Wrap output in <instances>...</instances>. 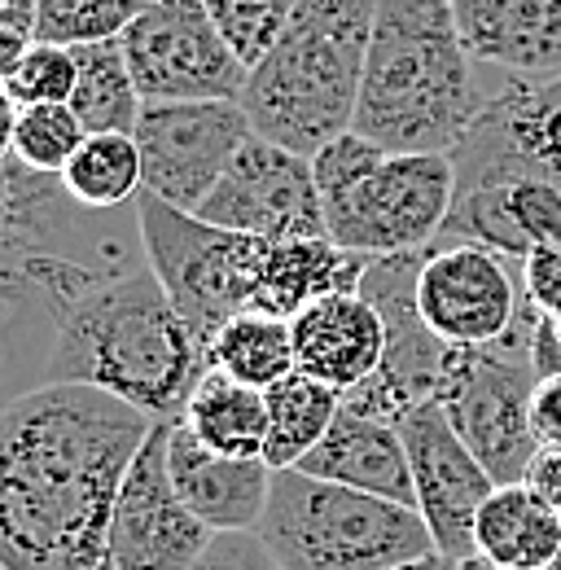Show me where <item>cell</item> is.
<instances>
[{"label":"cell","instance_id":"obj_40","mask_svg":"<svg viewBox=\"0 0 561 570\" xmlns=\"http://www.w3.org/2000/svg\"><path fill=\"white\" fill-rule=\"evenodd\" d=\"M540 570H549V567H540Z\"/></svg>","mask_w":561,"mask_h":570},{"label":"cell","instance_id":"obj_39","mask_svg":"<svg viewBox=\"0 0 561 570\" xmlns=\"http://www.w3.org/2000/svg\"><path fill=\"white\" fill-rule=\"evenodd\" d=\"M400 570H409V562H404V567H400Z\"/></svg>","mask_w":561,"mask_h":570},{"label":"cell","instance_id":"obj_26","mask_svg":"<svg viewBox=\"0 0 561 570\" xmlns=\"http://www.w3.org/2000/svg\"><path fill=\"white\" fill-rule=\"evenodd\" d=\"M9 106V101H4ZM88 128L70 106H9V154L36 171L62 176Z\"/></svg>","mask_w":561,"mask_h":570},{"label":"cell","instance_id":"obj_33","mask_svg":"<svg viewBox=\"0 0 561 570\" xmlns=\"http://www.w3.org/2000/svg\"><path fill=\"white\" fill-rule=\"evenodd\" d=\"M522 282L531 289V298L553 312L561 307V250L558 246H535L526 259H522Z\"/></svg>","mask_w":561,"mask_h":570},{"label":"cell","instance_id":"obj_14","mask_svg":"<svg viewBox=\"0 0 561 570\" xmlns=\"http://www.w3.org/2000/svg\"><path fill=\"white\" fill-rule=\"evenodd\" d=\"M400 434H404L409 465H413L417 513L434 535V549L447 558L474 553V522H479L483 500L495 492V479L470 452V443L452 430L439 400L409 409L400 417Z\"/></svg>","mask_w":561,"mask_h":570},{"label":"cell","instance_id":"obj_10","mask_svg":"<svg viewBox=\"0 0 561 570\" xmlns=\"http://www.w3.org/2000/svg\"><path fill=\"white\" fill-rule=\"evenodd\" d=\"M526 282L522 259L479 242L439 237L425 250L417 277V303L425 325L447 347H488L500 343L522 312Z\"/></svg>","mask_w":561,"mask_h":570},{"label":"cell","instance_id":"obj_2","mask_svg":"<svg viewBox=\"0 0 561 570\" xmlns=\"http://www.w3.org/2000/svg\"><path fill=\"white\" fill-rule=\"evenodd\" d=\"M504 83L465 53L452 0H377L355 132L391 154H452Z\"/></svg>","mask_w":561,"mask_h":570},{"label":"cell","instance_id":"obj_36","mask_svg":"<svg viewBox=\"0 0 561 570\" xmlns=\"http://www.w3.org/2000/svg\"><path fill=\"white\" fill-rule=\"evenodd\" d=\"M531 364H535V377H558L561 373V330L553 325L549 312H544V321H540V330H535Z\"/></svg>","mask_w":561,"mask_h":570},{"label":"cell","instance_id":"obj_12","mask_svg":"<svg viewBox=\"0 0 561 570\" xmlns=\"http://www.w3.org/2000/svg\"><path fill=\"white\" fill-rule=\"evenodd\" d=\"M198 215L219 228L250 233L264 242L329 237L325 198L316 189L312 158L264 137H250L237 149V158L228 163V171L219 176V185L207 194Z\"/></svg>","mask_w":561,"mask_h":570},{"label":"cell","instance_id":"obj_13","mask_svg":"<svg viewBox=\"0 0 561 570\" xmlns=\"http://www.w3.org/2000/svg\"><path fill=\"white\" fill-rule=\"evenodd\" d=\"M215 540L207 522L180 500L167 470V422H158L132 461L110 513V570H189Z\"/></svg>","mask_w":561,"mask_h":570},{"label":"cell","instance_id":"obj_24","mask_svg":"<svg viewBox=\"0 0 561 570\" xmlns=\"http://www.w3.org/2000/svg\"><path fill=\"white\" fill-rule=\"evenodd\" d=\"M79 58V83L70 97V110L88 132H132L137 137L145 97L137 88V75L128 67V53L119 40L101 45H70Z\"/></svg>","mask_w":561,"mask_h":570},{"label":"cell","instance_id":"obj_25","mask_svg":"<svg viewBox=\"0 0 561 570\" xmlns=\"http://www.w3.org/2000/svg\"><path fill=\"white\" fill-rule=\"evenodd\" d=\"M70 198L97 212L132 207L145 189V158L132 132H88L62 171Z\"/></svg>","mask_w":561,"mask_h":570},{"label":"cell","instance_id":"obj_37","mask_svg":"<svg viewBox=\"0 0 561 570\" xmlns=\"http://www.w3.org/2000/svg\"><path fill=\"white\" fill-rule=\"evenodd\" d=\"M456 570H500L491 558H483V553H465V558H456Z\"/></svg>","mask_w":561,"mask_h":570},{"label":"cell","instance_id":"obj_20","mask_svg":"<svg viewBox=\"0 0 561 570\" xmlns=\"http://www.w3.org/2000/svg\"><path fill=\"white\" fill-rule=\"evenodd\" d=\"M561 549V513L535 497L526 483L495 488L474 522V553L491 558L500 570L553 567Z\"/></svg>","mask_w":561,"mask_h":570},{"label":"cell","instance_id":"obj_8","mask_svg":"<svg viewBox=\"0 0 561 570\" xmlns=\"http://www.w3.org/2000/svg\"><path fill=\"white\" fill-rule=\"evenodd\" d=\"M119 45L145 101H242L250 71L203 0H154Z\"/></svg>","mask_w":561,"mask_h":570},{"label":"cell","instance_id":"obj_3","mask_svg":"<svg viewBox=\"0 0 561 570\" xmlns=\"http://www.w3.org/2000/svg\"><path fill=\"white\" fill-rule=\"evenodd\" d=\"M373 18L377 0H298L289 27L242 88L255 137L312 158L355 128Z\"/></svg>","mask_w":561,"mask_h":570},{"label":"cell","instance_id":"obj_9","mask_svg":"<svg viewBox=\"0 0 561 570\" xmlns=\"http://www.w3.org/2000/svg\"><path fill=\"white\" fill-rule=\"evenodd\" d=\"M250 137L255 124L242 101H145L137 124L145 189L198 212Z\"/></svg>","mask_w":561,"mask_h":570},{"label":"cell","instance_id":"obj_31","mask_svg":"<svg viewBox=\"0 0 561 570\" xmlns=\"http://www.w3.org/2000/svg\"><path fill=\"white\" fill-rule=\"evenodd\" d=\"M189 570H277V558L268 549V540L255 531H215L203 558Z\"/></svg>","mask_w":561,"mask_h":570},{"label":"cell","instance_id":"obj_30","mask_svg":"<svg viewBox=\"0 0 561 570\" xmlns=\"http://www.w3.org/2000/svg\"><path fill=\"white\" fill-rule=\"evenodd\" d=\"M391 149H382L377 141H368L364 132H343V137H334L329 145H321L316 154H312V176H316V189H321V198L329 203V198H343L347 189H355L382 158H386Z\"/></svg>","mask_w":561,"mask_h":570},{"label":"cell","instance_id":"obj_27","mask_svg":"<svg viewBox=\"0 0 561 570\" xmlns=\"http://www.w3.org/2000/svg\"><path fill=\"white\" fill-rule=\"evenodd\" d=\"M154 0H40L36 40L53 45H101L119 40Z\"/></svg>","mask_w":561,"mask_h":570},{"label":"cell","instance_id":"obj_1","mask_svg":"<svg viewBox=\"0 0 561 570\" xmlns=\"http://www.w3.org/2000/svg\"><path fill=\"white\" fill-rule=\"evenodd\" d=\"M154 426L101 386L18 391L0 413V567L110 570V513Z\"/></svg>","mask_w":561,"mask_h":570},{"label":"cell","instance_id":"obj_7","mask_svg":"<svg viewBox=\"0 0 561 570\" xmlns=\"http://www.w3.org/2000/svg\"><path fill=\"white\" fill-rule=\"evenodd\" d=\"M456 203L452 154H386L355 189L325 203L329 237L355 255L425 250L443 237Z\"/></svg>","mask_w":561,"mask_h":570},{"label":"cell","instance_id":"obj_4","mask_svg":"<svg viewBox=\"0 0 561 570\" xmlns=\"http://www.w3.org/2000/svg\"><path fill=\"white\" fill-rule=\"evenodd\" d=\"M259 535L277 570H400L434 549L413 504L325 483L303 470L273 474Z\"/></svg>","mask_w":561,"mask_h":570},{"label":"cell","instance_id":"obj_5","mask_svg":"<svg viewBox=\"0 0 561 570\" xmlns=\"http://www.w3.org/2000/svg\"><path fill=\"white\" fill-rule=\"evenodd\" d=\"M540 321L544 307L526 289L518 325L488 347H452L439 377V395H434L439 409L470 443V452L483 461L495 488L526 483V470L544 448L531 422V395L540 382L531 364V343Z\"/></svg>","mask_w":561,"mask_h":570},{"label":"cell","instance_id":"obj_16","mask_svg":"<svg viewBox=\"0 0 561 570\" xmlns=\"http://www.w3.org/2000/svg\"><path fill=\"white\" fill-rule=\"evenodd\" d=\"M465 53L509 79L561 75V0H452Z\"/></svg>","mask_w":561,"mask_h":570},{"label":"cell","instance_id":"obj_28","mask_svg":"<svg viewBox=\"0 0 561 570\" xmlns=\"http://www.w3.org/2000/svg\"><path fill=\"white\" fill-rule=\"evenodd\" d=\"M0 79H4L9 106H70L75 83H79V58L70 45L31 40L27 53L9 62Z\"/></svg>","mask_w":561,"mask_h":570},{"label":"cell","instance_id":"obj_35","mask_svg":"<svg viewBox=\"0 0 561 570\" xmlns=\"http://www.w3.org/2000/svg\"><path fill=\"white\" fill-rule=\"evenodd\" d=\"M526 488L561 513V448H540L535 452V461L526 470Z\"/></svg>","mask_w":561,"mask_h":570},{"label":"cell","instance_id":"obj_32","mask_svg":"<svg viewBox=\"0 0 561 570\" xmlns=\"http://www.w3.org/2000/svg\"><path fill=\"white\" fill-rule=\"evenodd\" d=\"M36 27H40V0H0V45H4L0 71L27 53Z\"/></svg>","mask_w":561,"mask_h":570},{"label":"cell","instance_id":"obj_22","mask_svg":"<svg viewBox=\"0 0 561 570\" xmlns=\"http://www.w3.org/2000/svg\"><path fill=\"white\" fill-rule=\"evenodd\" d=\"M343 409V391H334L329 382L294 368L289 377H280L277 386H268V443H264V461L273 470H294L334 426Z\"/></svg>","mask_w":561,"mask_h":570},{"label":"cell","instance_id":"obj_19","mask_svg":"<svg viewBox=\"0 0 561 570\" xmlns=\"http://www.w3.org/2000/svg\"><path fill=\"white\" fill-rule=\"evenodd\" d=\"M364 268H368V255L343 250L334 237H280L264 246L255 307L294 321L303 307H312L325 294L360 289Z\"/></svg>","mask_w":561,"mask_h":570},{"label":"cell","instance_id":"obj_23","mask_svg":"<svg viewBox=\"0 0 561 570\" xmlns=\"http://www.w3.org/2000/svg\"><path fill=\"white\" fill-rule=\"evenodd\" d=\"M207 368L228 373L246 386H277L280 377H289L298 368V352H294V330L285 316L246 307L237 312L207 347Z\"/></svg>","mask_w":561,"mask_h":570},{"label":"cell","instance_id":"obj_6","mask_svg":"<svg viewBox=\"0 0 561 570\" xmlns=\"http://www.w3.org/2000/svg\"><path fill=\"white\" fill-rule=\"evenodd\" d=\"M137 219L154 277L163 282L171 307L180 312V321L207 352L210 338L237 312L255 307L268 242L219 228L198 212H180L149 189H140Z\"/></svg>","mask_w":561,"mask_h":570},{"label":"cell","instance_id":"obj_17","mask_svg":"<svg viewBox=\"0 0 561 570\" xmlns=\"http://www.w3.org/2000/svg\"><path fill=\"white\" fill-rule=\"evenodd\" d=\"M289 330H294L298 368L329 382L343 395L351 386H360L368 373H377V364L386 356L382 316L360 289L316 298L289 321Z\"/></svg>","mask_w":561,"mask_h":570},{"label":"cell","instance_id":"obj_29","mask_svg":"<svg viewBox=\"0 0 561 570\" xmlns=\"http://www.w3.org/2000/svg\"><path fill=\"white\" fill-rule=\"evenodd\" d=\"M203 4L246 71L277 45L298 9V0H203Z\"/></svg>","mask_w":561,"mask_h":570},{"label":"cell","instance_id":"obj_18","mask_svg":"<svg viewBox=\"0 0 561 570\" xmlns=\"http://www.w3.org/2000/svg\"><path fill=\"white\" fill-rule=\"evenodd\" d=\"M294 470H303L312 479H325V483H343V488H355V492L400 500V504L417 509L413 465H409V448H404L400 426L382 422V417H368V413H355L347 404L338 409L329 434Z\"/></svg>","mask_w":561,"mask_h":570},{"label":"cell","instance_id":"obj_38","mask_svg":"<svg viewBox=\"0 0 561 570\" xmlns=\"http://www.w3.org/2000/svg\"><path fill=\"white\" fill-rule=\"evenodd\" d=\"M549 570H561V549H558V558H553V567H549Z\"/></svg>","mask_w":561,"mask_h":570},{"label":"cell","instance_id":"obj_15","mask_svg":"<svg viewBox=\"0 0 561 570\" xmlns=\"http://www.w3.org/2000/svg\"><path fill=\"white\" fill-rule=\"evenodd\" d=\"M167 470L180 500L210 531H255L273 497V465L264 456H224L185 422H167Z\"/></svg>","mask_w":561,"mask_h":570},{"label":"cell","instance_id":"obj_11","mask_svg":"<svg viewBox=\"0 0 561 570\" xmlns=\"http://www.w3.org/2000/svg\"><path fill=\"white\" fill-rule=\"evenodd\" d=\"M456 189L544 180L561 189V75L509 79L452 149Z\"/></svg>","mask_w":561,"mask_h":570},{"label":"cell","instance_id":"obj_34","mask_svg":"<svg viewBox=\"0 0 561 570\" xmlns=\"http://www.w3.org/2000/svg\"><path fill=\"white\" fill-rule=\"evenodd\" d=\"M531 422L544 448H561V373L558 377H540L535 395H531Z\"/></svg>","mask_w":561,"mask_h":570},{"label":"cell","instance_id":"obj_21","mask_svg":"<svg viewBox=\"0 0 561 570\" xmlns=\"http://www.w3.org/2000/svg\"><path fill=\"white\" fill-rule=\"evenodd\" d=\"M185 426L224 456H264L268 443V391L207 368L185 404Z\"/></svg>","mask_w":561,"mask_h":570}]
</instances>
